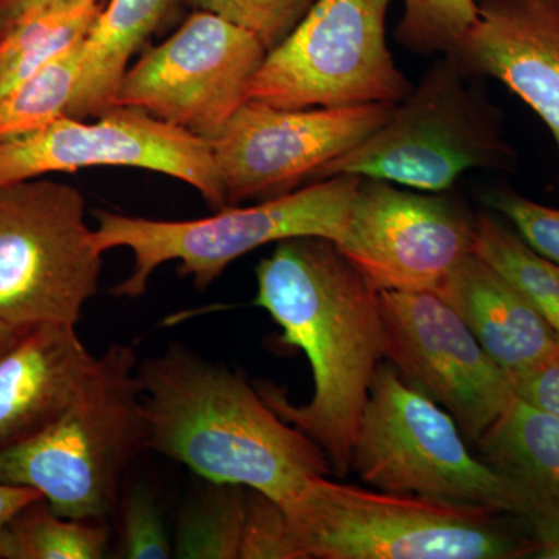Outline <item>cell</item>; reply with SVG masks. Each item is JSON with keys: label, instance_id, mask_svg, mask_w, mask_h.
<instances>
[{"label": "cell", "instance_id": "27", "mask_svg": "<svg viewBox=\"0 0 559 559\" xmlns=\"http://www.w3.org/2000/svg\"><path fill=\"white\" fill-rule=\"evenodd\" d=\"M238 559H305L282 503L255 489L246 491Z\"/></svg>", "mask_w": 559, "mask_h": 559}, {"label": "cell", "instance_id": "34", "mask_svg": "<svg viewBox=\"0 0 559 559\" xmlns=\"http://www.w3.org/2000/svg\"><path fill=\"white\" fill-rule=\"evenodd\" d=\"M558 305H559V289H558ZM557 336H558V340H559V322H558V329H557Z\"/></svg>", "mask_w": 559, "mask_h": 559}, {"label": "cell", "instance_id": "12", "mask_svg": "<svg viewBox=\"0 0 559 559\" xmlns=\"http://www.w3.org/2000/svg\"><path fill=\"white\" fill-rule=\"evenodd\" d=\"M395 106L280 109L246 100L207 139L227 205L300 189L388 123Z\"/></svg>", "mask_w": 559, "mask_h": 559}, {"label": "cell", "instance_id": "22", "mask_svg": "<svg viewBox=\"0 0 559 559\" xmlns=\"http://www.w3.org/2000/svg\"><path fill=\"white\" fill-rule=\"evenodd\" d=\"M474 253L520 290L557 333L559 264L544 259L518 231L488 213L477 215Z\"/></svg>", "mask_w": 559, "mask_h": 559}, {"label": "cell", "instance_id": "1", "mask_svg": "<svg viewBox=\"0 0 559 559\" xmlns=\"http://www.w3.org/2000/svg\"><path fill=\"white\" fill-rule=\"evenodd\" d=\"M253 305L282 329L283 344L310 360L312 396L290 403L285 390L255 382L278 417L325 452L336 476L352 471L353 447L371 382L385 359L380 290L320 237L280 241L257 266Z\"/></svg>", "mask_w": 559, "mask_h": 559}, {"label": "cell", "instance_id": "15", "mask_svg": "<svg viewBox=\"0 0 559 559\" xmlns=\"http://www.w3.org/2000/svg\"><path fill=\"white\" fill-rule=\"evenodd\" d=\"M452 51L462 68L509 87L546 124L559 154V0H479Z\"/></svg>", "mask_w": 559, "mask_h": 559}, {"label": "cell", "instance_id": "16", "mask_svg": "<svg viewBox=\"0 0 559 559\" xmlns=\"http://www.w3.org/2000/svg\"><path fill=\"white\" fill-rule=\"evenodd\" d=\"M97 358L70 323L25 331L0 356V451L33 439L79 399Z\"/></svg>", "mask_w": 559, "mask_h": 559}, {"label": "cell", "instance_id": "14", "mask_svg": "<svg viewBox=\"0 0 559 559\" xmlns=\"http://www.w3.org/2000/svg\"><path fill=\"white\" fill-rule=\"evenodd\" d=\"M380 305L385 359L479 444L516 400L509 374L436 293L381 290Z\"/></svg>", "mask_w": 559, "mask_h": 559}, {"label": "cell", "instance_id": "21", "mask_svg": "<svg viewBox=\"0 0 559 559\" xmlns=\"http://www.w3.org/2000/svg\"><path fill=\"white\" fill-rule=\"evenodd\" d=\"M108 530L98 521L70 520L46 499L20 511L0 535V559H102Z\"/></svg>", "mask_w": 559, "mask_h": 559}, {"label": "cell", "instance_id": "18", "mask_svg": "<svg viewBox=\"0 0 559 559\" xmlns=\"http://www.w3.org/2000/svg\"><path fill=\"white\" fill-rule=\"evenodd\" d=\"M480 451L520 491L532 527L559 522V417L514 400Z\"/></svg>", "mask_w": 559, "mask_h": 559}, {"label": "cell", "instance_id": "33", "mask_svg": "<svg viewBox=\"0 0 559 559\" xmlns=\"http://www.w3.org/2000/svg\"><path fill=\"white\" fill-rule=\"evenodd\" d=\"M24 333L25 331L11 330L9 326L0 323V356H2L11 345L16 344L17 340H20Z\"/></svg>", "mask_w": 559, "mask_h": 559}, {"label": "cell", "instance_id": "32", "mask_svg": "<svg viewBox=\"0 0 559 559\" xmlns=\"http://www.w3.org/2000/svg\"><path fill=\"white\" fill-rule=\"evenodd\" d=\"M62 0H0V33L9 31L22 17L33 11Z\"/></svg>", "mask_w": 559, "mask_h": 559}, {"label": "cell", "instance_id": "26", "mask_svg": "<svg viewBox=\"0 0 559 559\" xmlns=\"http://www.w3.org/2000/svg\"><path fill=\"white\" fill-rule=\"evenodd\" d=\"M194 10L218 14L260 39L267 51L278 46L318 0H186Z\"/></svg>", "mask_w": 559, "mask_h": 559}, {"label": "cell", "instance_id": "11", "mask_svg": "<svg viewBox=\"0 0 559 559\" xmlns=\"http://www.w3.org/2000/svg\"><path fill=\"white\" fill-rule=\"evenodd\" d=\"M267 50L252 33L194 10L178 32L128 68L114 106L145 110L207 140L246 102Z\"/></svg>", "mask_w": 559, "mask_h": 559}, {"label": "cell", "instance_id": "25", "mask_svg": "<svg viewBox=\"0 0 559 559\" xmlns=\"http://www.w3.org/2000/svg\"><path fill=\"white\" fill-rule=\"evenodd\" d=\"M404 14L395 31L400 46L418 57L457 49L477 21L476 0H403Z\"/></svg>", "mask_w": 559, "mask_h": 559}, {"label": "cell", "instance_id": "4", "mask_svg": "<svg viewBox=\"0 0 559 559\" xmlns=\"http://www.w3.org/2000/svg\"><path fill=\"white\" fill-rule=\"evenodd\" d=\"M305 559H511L533 540L500 528L499 511L369 491L316 477L283 503Z\"/></svg>", "mask_w": 559, "mask_h": 559}, {"label": "cell", "instance_id": "7", "mask_svg": "<svg viewBox=\"0 0 559 559\" xmlns=\"http://www.w3.org/2000/svg\"><path fill=\"white\" fill-rule=\"evenodd\" d=\"M460 432L443 407L382 360L356 432L352 469L380 491L522 516L513 481L473 455Z\"/></svg>", "mask_w": 559, "mask_h": 559}, {"label": "cell", "instance_id": "10", "mask_svg": "<svg viewBox=\"0 0 559 559\" xmlns=\"http://www.w3.org/2000/svg\"><path fill=\"white\" fill-rule=\"evenodd\" d=\"M91 167L162 173L200 191L213 212L229 207L207 140L142 109L114 106L95 121L61 117L0 140V186Z\"/></svg>", "mask_w": 559, "mask_h": 559}, {"label": "cell", "instance_id": "8", "mask_svg": "<svg viewBox=\"0 0 559 559\" xmlns=\"http://www.w3.org/2000/svg\"><path fill=\"white\" fill-rule=\"evenodd\" d=\"M103 253L76 187L46 178L0 186V323L76 325L97 296Z\"/></svg>", "mask_w": 559, "mask_h": 559}, {"label": "cell", "instance_id": "24", "mask_svg": "<svg viewBox=\"0 0 559 559\" xmlns=\"http://www.w3.org/2000/svg\"><path fill=\"white\" fill-rule=\"evenodd\" d=\"M246 491L240 485L212 484L183 510L176 532L175 558L238 559Z\"/></svg>", "mask_w": 559, "mask_h": 559}, {"label": "cell", "instance_id": "5", "mask_svg": "<svg viewBox=\"0 0 559 559\" xmlns=\"http://www.w3.org/2000/svg\"><path fill=\"white\" fill-rule=\"evenodd\" d=\"M358 176L340 175L259 204L229 207L201 219L164 221L95 212V241L102 252L131 250V274L112 294L138 299L162 264L178 261L179 274L194 288L207 289L230 263L261 246L299 237L340 242L358 193Z\"/></svg>", "mask_w": 559, "mask_h": 559}, {"label": "cell", "instance_id": "6", "mask_svg": "<svg viewBox=\"0 0 559 559\" xmlns=\"http://www.w3.org/2000/svg\"><path fill=\"white\" fill-rule=\"evenodd\" d=\"M514 165L516 153L481 79L452 55H440L388 123L314 180L352 175L441 193L451 191L466 171H510Z\"/></svg>", "mask_w": 559, "mask_h": 559}, {"label": "cell", "instance_id": "31", "mask_svg": "<svg viewBox=\"0 0 559 559\" xmlns=\"http://www.w3.org/2000/svg\"><path fill=\"white\" fill-rule=\"evenodd\" d=\"M43 499L36 489L0 481V535L20 511Z\"/></svg>", "mask_w": 559, "mask_h": 559}, {"label": "cell", "instance_id": "19", "mask_svg": "<svg viewBox=\"0 0 559 559\" xmlns=\"http://www.w3.org/2000/svg\"><path fill=\"white\" fill-rule=\"evenodd\" d=\"M179 0H110L83 43L79 87L70 116L100 117L114 108L132 55L170 16Z\"/></svg>", "mask_w": 559, "mask_h": 559}, {"label": "cell", "instance_id": "2", "mask_svg": "<svg viewBox=\"0 0 559 559\" xmlns=\"http://www.w3.org/2000/svg\"><path fill=\"white\" fill-rule=\"evenodd\" d=\"M146 450L212 484L255 489L286 503L333 476L325 452L278 417L255 384L183 344L139 362Z\"/></svg>", "mask_w": 559, "mask_h": 559}, {"label": "cell", "instance_id": "9", "mask_svg": "<svg viewBox=\"0 0 559 559\" xmlns=\"http://www.w3.org/2000/svg\"><path fill=\"white\" fill-rule=\"evenodd\" d=\"M392 0H318L249 81L246 100L280 109L399 105L414 84L388 43Z\"/></svg>", "mask_w": 559, "mask_h": 559}, {"label": "cell", "instance_id": "13", "mask_svg": "<svg viewBox=\"0 0 559 559\" xmlns=\"http://www.w3.org/2000/svg\"><path fill=\"white\" fill-rule=\"evenodd\" d=\"M476 224L448 191L362 178L337 248L380 293H437L474 253Z\"/></svg>", "mask_w": 559, "mask_h": 559}, {"label": "cell", "instance_id": "20", "mask_svg": "<svg viewBox=\"0 0 559 559\" xmlns=\"http://www.w3.org/2000/svg\"><path fill=\"white\" fill-rule=\"evenodd\" d=\"M103 9L102 0H62L33 11L0 33V98L86 39Z\"/></svg>", "mask_w": 559, "mask_h": 559}, {"label": "cell", "instance_id": "3", "mask_svg": "<svg viewBox=\"0 0 559 559\" xmlns=\"http://www.w3.org/2000/svg\"><path fill=\"white\" fill-rule=\"evenodd\" d=\"M138 366L134 349L112 345L61 418L0 451V481L36 489L70 520L103 521L119 509L124 469L146 450Z\"/></svg>", "mask_w": 559, "mask_h": 559}, {"label": "cell", "instance_id": "23", "mask_svg": "<svg viewBox=\"0 0 559 559\" xmlns=\"http://www.w3.org/2000/svg\"><path fill=\"white\" fill-rule=\"evenodd\" d=\"M83 43L62 51L0 98V140L70 116L79 87Z\"/></svg>", "mask_w": 559, "mask_h": 559}, {"label": "cell", "instance_id": "28", "mask_svg": "<svg viewBox=\"0 0 559 559\" xmlns=\"http://www.w3.org/2000/svg\"><path fill=\"white\" fill-rule=\"evenodd\" d=\"M120 558L167 559L175 557V544L168 536L156 496L138 487L119 503Z\"/></svg>", "mask_w": 559, "mask_h": 559}, {"label": "cell", "instance_id": "29", "mask_svg": "<svg viewBox=\"0 0 559 559\" xmlns=\"http://www.w3.org/2000/svg\"><path fill=\"white\" fill-rule=\"evenodd\" d=\"M488 207L506 216L518 234L544 259L559 264V210L521 197L510 189L484 194Z\"/></svg>", "mask_w": 559, "mask_h": 559}, {"label": "cell", "instance_id": "30", "mask_svg": "<svg viewBox=\"0 0 559 559\" xmlns=\"http://www.w3.org/2000/svg\"><path fill=\"white\" fill-rule=\"evenodd\" d=\"M510 381L518 400L559 417V352Z\"/></svg>", "mask_w": 559, "mask_h": 559}, {"label": "cell", "instance_id": "17", "mask_svg": "<svg viewBox=\"0 0 559 559\" xmlns=\"http://www.w3.org/2000/svg\"><path fill=\"white\" fill-rule=\"evenodd\" d=\"M436 294L457 312L510 380L559 352L549 322L476 253L466 257Z\"/></svg>", "mask_w": 559, "mask_h": 559}]
</instances>
